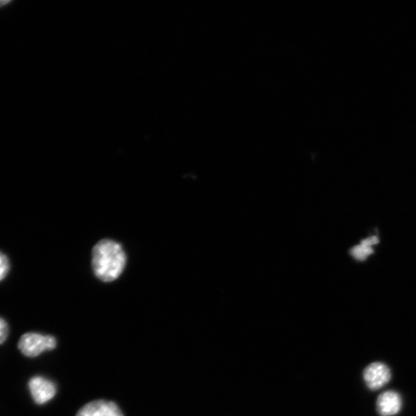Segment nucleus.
I'll list each match as a JSON object with an SVG mask.
<instances>
[{"label":"nucleus","mask_w":416,"mask_h":416,"mask_svg":"<svg viewBox=\"0 0 416 416\" xmlns=\"http://www.w3.org/2000/svg\"><path fill=\"white\" fill-rule=\"evenodd\" d=\"M126 254L121 245L103 240L93 247L92 266L101 281L110 282L122 275L126 266Z\"/></svg>","instance_id":"obj_1"},{"label":"nucleus","mask_w":416,"mask_h":416,"mask_svg":"<svg viewBox=\"0 0 416 416\" xmlns=\"http://www.w3.org/2000/svg\"><path fill=\"white\" fill-rule=\"evenodd\" d=\"M57 346V339L53 336L36 332L24 334L18 342V348L22 354L30 358H35L44 351H52Z\"/></svg>","instance_id":"obj_2"},{"label":"nucleus","mask_w":416,"mask_h":416,"mask_svg":"<svg viewBox=\"0 0 416 416\" xmlns=\"http://www.w3.org/2000/svg\"><path fill=\"white\" fill-rule=\"evenodd\" d=\"M391 373L389 366L382 363L376 362L368 365L363 372L365 385L370 390H379L390 382Z\"/></svg>","instance_id":"obj_3"},{"label":"nucleus","mask_w":416,"mask_h":416,"mask_svg":"<svg viewBox=\"0 0 416 416\" xmlns=\"http://www.w3.org/2000/svg\"><path fill=\"white\" fill-rule=\"evenodd\" d=\"M29 389L34 402L38 405H44L57 394V386L55 384L43 376H35L28 384Z\"/></svg>","instance_id":"obj_4"},{"label":"nucleus","mask_w":416,"mask_h":416,"mask_svg":"<svg viewBox=\"0 0 416 416\" xmlns=\"http://www.w3.org/2000/svg\"><path fill=\"white\" fill-rule=\"evenodd\" d=\"M76 416H124V414L115 402L98 399L84 405Z\"/></svg>","instance_id":"obj_5"},{"label":"nucleus","mask_w":416,"mask_h":416,"mask_svg":"<svg viewBox=\"0 0 416 416\" xmlns=\"http://www.w3.org/2000/svg\"><path fill=\"white\" fill-rule=\"evenodd\" d=\"M403 408V398L398 391H384L377 398L376 409L382 416H394L399 413Z\"/></svg>","instance_id":"obj_6"},{"label":"nucleus","mask_w":416,"mask_h":416,"mask_svg":"<svg viewBox=\"0 0 416 416\" xmlns=\"http://www.w3.org/2000/svg\"><path fill=\"white\" fill-rule=\"evenodd\" d=\"M377 242L378 240L375 238L365 240L361 244L354 247L353 251H351V254H353L354 258L356 259H365L368 255L372 253V247Z\"/></svg>","instance_id":"obj_7"},{"label":"nucleus","mask_w":416,"mask_h":416,"mask_svg":"<svg viewBox=\"0 0 416 416\" xmlns=\"http://www.w3.org/2000/svg\"><path fill=\"white\" fill-rule=\"evenodd\" d=\"M11 268L9 259L6 256L0 252V282L7 276Z\"/></svg>","instance_id":"obj_8"},{"label":"nucleus","mask_w":416,"mask_h":416,"mask_svg":"<svg viewBox=\"0 0 416 416\" xmlns=\"http://www.w3.org/2000/svg\"><path fill=\"white\" fill-rule=\"evenodd\" d=\"M9 335V326L2 318H0V345L7 339Z\"/></svg>","instance_id":"obj_9"},{"label":"nucleus","mask_w":416,"mask_h":416,"mask_svg":"<svg viewBox=\"0 0 416 416\" xmlns=\"http://www.w3.org/2000/svg\"><path fill=\"white\" fill-rule=\"evenodd\" d=\"M10 4L9 1H0V7L4 6L5 5Z\"/></svg>","instance_id":"obj_10"}]
</instances>
